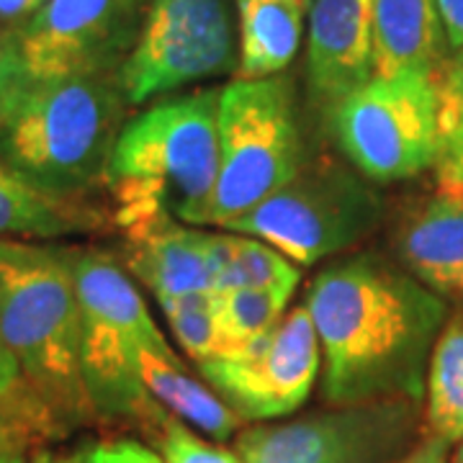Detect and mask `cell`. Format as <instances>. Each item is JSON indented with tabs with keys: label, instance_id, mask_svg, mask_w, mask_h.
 <instances>
[{
	"label": "cell",
	"instance_id": "6da1fadb",
	"mask_svg": "<svg viewBox=\"0 0 463 463\" xmlns=\"http://www.w3.org/2000/svg\"><path fill=\"white\" fill-rule=\"evenodd\" d=\"M322 353L330 407L381 399L425 402V376L448 304L404 265L355 252L325 265L304 301Z\"/></svg>",
	"mask_w": 463,
	"mask_h": 463
},
{
	"label": "cell",
	"instance_id": "7a4b0ae2",
	"mask_svg": "<svg viewBox=\"0 0 463 463\" xmlns=\"http://www.w3.org/2000/svg\"><path fill=\"white\" fill-rule=\"evenodd\" d=\"M127 106L116 72L18 80L0 106V160L47 196L83 201L106 183Z\"/></svg>",
	"mask_w": 463,
	"mask_h": 463
},
{
	"label": "cell",
	"instance_id": "3957f363",
	"mask_svg": "<svg viewBox=\"0 0 463 463\" xmlns=\"http://www.w3.org/2000/svg\"><path fill=\"white\" fill-rule=\"evenodd\" d=\"M219 170V90L149 103L124 124L106 167L118 230L157 216L203 227Z\"/></svg>",
	"mask_w": 463,
	"mask_h": 463
},
{
	"label": "cell",
	"instance_id": "277c9868",
	"mask_svg": "<svg viewBox=\"0 0 463 463\" xmlns=\"http://www.w3.org/2000/svg\"><path fill=\"white\" fill-rule=\"evenodd\" d=\"M0 337L60 425L93 414L80 371V301L67 248L0 237Z\"/></svg>",
	"mask_w": 463,
	"mask_h": 463
},
{
	"label": "cell",
	"instance_id": "5b68a950",
	"mask_svg": "<svg viewBox=\"0 0 463 463\" xmlns=\"http://www.w3.org/2000/svg\"><path fill=\"white\" fill-rule=\"evenodd\" d=\"M80 301V371L93 414L163 428L139 376V347L163 337L129 270L103 250L67 248Z\"/></svg>",
	"mask_w": 463,
	"mask_h": 463
},
{
	"label": "cell",
	"instance_id": "8992f818",
	"mask_svg": "<svg viewBox=\"0 0 463 463\" xmlns=\"http://www.w3.org/2000/svg\"><path fill=\"white\" fill-rule=\"evenodd\" d=\"M307 165L291 83L232 80L219 90V170L203 227H227Z\"/></svg>",
	"mask_w": 463,
	"mask_h": 463
},
{
	"label": "cell",
	"instance_id": "52a82bcc",
	"mask_svg": "<svg viewBox=\"0 0 463 463\" xmlns=\"http://www.w3.org/2000/svg\"><path fill=\"white\" fill-rule=\"evenodd\" d=\"M383 214L379 191L355 167L319 160L224 232L258 237L297 265H315L364 242Z\"/></svg>",
	"mask_w": 463,
	"mask_h": 463
},
{
	"label": "cell",
	"instance_id": "ba28073f",
	"mask_svg": "<svg viewBox=\"0 0 463 463\" xmlns=\"http://www.w3.org/2000/svg\"><path fill=\"white\" fill-rule=\"evenodd\" d=\"M335 142L371 183H397L438 165L443 152L435 75H373L330 111Z\"/></svg>",
	"mask_w": 463,
	"mask_h": 463
},
{
	"label": "cell",
	"instance_id": "9c48e42d",
	"mask_svg": "<svg viewBox=\"0 0 463 463\" xmlns=\"http://www.w3.org/2000/svg\"><path fill=\"white\" fill-rule=\"evenodd\" d=\"M237 70L230 0H149L137 42L116 70L129 106Z\"/></svg>",
	"mask_w": 463,
	"mask_h": 463
},
{
	"label": "cell",
	"instance_id": "30bf717a",
	"mask_svg": "<svg viewBox=\"0 0 463 463\" xmlns=\"http://www.w3.org/2000/svg\"><path fill=\"white\" fill-rule=\"evenodd\" d=\"M422 402L381 399L330 407L237 435L242 463H399L422 430Z\"/></svg>",
	"mask_w": 463,
	"mask_h": 463
},
{
	"label": "cell",
	"instance_id": "8fae6325",
	"mask_svg": "<svg viewBox=\"0 0 463 463\" xmlns=\"http://www.w3.org/2000/svg\"><path fill=\"white\" fill-rule=\"evenodd\" d=\"M199 376L242 422L294 414L309 399L322 353L307 307H297L260 340L196 365Z\"/></svg>",
	"mask_w": 463,
	"mask_h": 463
},
{
	"label": "cell",
	"instance_id": "7c38bea8",
	"mask_svg": "<svg viewBox=\"0 0 463 463\" xmlns=\"http://www.w3.org/2000/svg\"><path fill=\"white\" fill-rule=\"evenodd\" d=\"M149 0H47L14 32L18 80L116 72Z\"/></svg>",
	"mask_w": 463,
	"mask_h": 463
},
{
	"label": "cell",
	"instance_id": "4fadbf2b",
	"mask_svg": "<svg viewBox=\"0 0 463 463\" xmlns=\"http://www.w3.org/2000/svg\"><path fill=\"white\" fill-rule=\"evenodd\" d=\"M307 78L327 114L373 78V0H312Z\"/></svg>",
	"mask_w": 463,
	"mask_h": 463
},
{
	"label": "cell",
	"instance_id": "5bb4252c",
	"mask_svg": "<svg viewBox=\"0 0 463 463\" xmlns=\"http://www.w3.org/2000/svg\"><path fill=\"white\" fill-rule=\"evenodd\" d=\"M127 268L155 298L214 291V234L157 216L124 230Z\"/></svg>",
	"mask_w": 463,
	"mask_h": 463
},
{
	"label": "cell",
	"instance_id": "9a60e30c",
	"mask_svg": "<svg viewBox=\"0 0 463 463\" xmlns=\"http://www.w3.org/2000/svg\"><path fill=\"white\" fill-rule=\"evenodd\" d=\"M397 252L417 281L463 309V201L435 188L402 219Z\"/></svg>",
	"mask_w": 463,
	"mask_h": 463
},
{
	"label": "cell",
	"instance_id": "2e32d148",
	"mask_svg": "<svg viewBox=\"0 0 463 463\" xmlns=\"http://www.w3.org/2000/svg\"><path fill=\"white\" fill-rule=\"evenodd\" d=\"M139 376L160 410L196 432H203L214 443L230 440L242 428V420L232 412L230 404L206 381L185 368L165 335L139 347Z\"/></svg>",
	"mask_w": 463,
	"mask_h": 463
},
{
	"label": "cell",
	"instance_id": "e0dca14e",
	"mask_svg": "<svg viewBox=\"0 0 463 463\" xmlns=\"http://www.w3.org/2000/svg\"><path fill=\"white\" fill-rule=\"evenodd\" d=\"M446 47L435 0H373V75H435Z\"/></svg>",
	"mask_w": 463,
	"mask_h": 463
},
{
	"label": "cell",
	"instance_id": "ac0fdd59",
	"mask_svg": "<svg viewBox=\"0 0 463 463\" xmlns=\"http://www.w3.org/2000/svg\"><path fill=\"white\" fill-rule=\"evenodd\" d=\"M304 14L291 0L240 3V47L234 80H265L281 75L297 60Z\"/></svg>",
	"mask_w": 463,
	"mask_h": 463
},
{
	"label": "cell",
	"instance_id": "d6986e66",
	"mask_svg": "<svg viewBox=\"0 0 463 463\" xmlns=\"http://www.w3.org/2000/svg\"><path fill=\"white\" fill-rule=\"evenodd\" d=\"M83 201L42 194L0 160V237L3 240H60L103 227Z\"/></svg>",
	"mask_w": 463,
	"mask_h": 463
},
{
	"label": "cell",
	"instance_id": "ffe728a7",
	"mask_svg": "<svg viewBox=\"0 0 463 463\" xmlns=\"http://www.w3.org/2000/svg\"><path fill=\"white\" fill-rule=\"evenodd\" d=\"M425 425L450 446L463 440V309L448 315L425 376Z\"/></svg>",
	"mask_w": 463,
	"mask_h": 463
},
{
	"label": "cell",
	"instance_id": "44dd1931",
	"mask_svg": "<svg viewBox=\"0 0 463 463\" xmlns=\"http://www.w3.org/2000/svg\"><path fill=\"white\" fill-rule=\"evenodd\" d=\"M214 291L240 286H291L297 288L301 270L281 250L248 234H214Z\"/></svg>",
	"mask_w": 463,
	"mask_h": 463
},
{
	"label": "cell",
	"instance_id": "7402d4cb",
	"mask_svg": "<svg viewBox=\"0 0 463 463\" xmlns=\"http://www.w3.org/2000/svg\"><path fill=\"white\" fill-rule=\"evenodd\" d=\"M294 291L297 288L291 286H240L214 291L222 353H234L273 330L286 317Z\"/></svg>",
	"mask_w": 463,
	"mask_h": 463
},
{
	"label": "cell",
	"instance_id": "603a6c76",
	"mask_svg": "<svg viewBox=\"0 0 463 463\" xmlns=\"http://www.w3.org/2000/svg\"><path fill=\"white\" fill-rule=\"evenodd\" d=\"M175 343L196 365L206 364L222 353V332L216 317L214 291L183 294L157 301Z\"/></svg>",
	"mask_w": 463,
	"mask_h": 463
},
{
	"label": "cell",
	"instance_id": "cb8c5ba5",
	"mask_svg": "<svg viewBox=\"0 0 463 463\" xmlns=\"http://www.w3.org/2000/svg\"><path fill=\"white\" fill-rule=\"evenodd\" d=\"M163 463H242L237 450H227L219 443L201 438L194 428L167 414L160 438Z\"/></svg>",
	"mask_w": 463,
	"mask_h": 463
},
{
	"label": "cell",
	"instance_id": "d4e9b609",
	"mask_svg": "<svg viewBox=\"0 0 463 463\" xmlns=\"http://www.w3.org/2000/svg\"><path fill=\"white\" fill-rule=\"evenodd\" d=\"M33 463H163V456L134 438L93 440L67 453H42Z\"/></svg>",
	"mask_w": 463,
	"mask_h": 463
},
{
	"label": "cell",
	"instance_id": "484cf974",
	"mask_svg": "<svg viewBox=\"0 0 463 463\" xmlns=\"http://www.w3.org/2000/svg\"><path fill=\"white\" fill-rule=\"evenodd\" d=\"M57 430L50 420L0 402V453H29V448L57 435Z\"/></svg>",
	"mask_w": 463,
	"mask_h": 463
},
{
	"label": "cell",
	"instance_id": "4316f807",
	"mask_svg": "<svg viewBox=\"0 0 463 463\" xmlns=\"http://www.w3.org/2000/svg\"><path fill=\"white\" fill-rule=\"evenodd\" d=\"M0 402L14 404L18 410L32 412L36 414V417H44V420H50L52 425H57V428L62 430L60 420L50 412V407H47V404L39 399V394L29 386V381L24 376L21 365H18V361L14 358V353L8 350V345L3 343V337H0Z\"/></svg>",
	"mask_w": 463,
	"mask_h": 463
},
{
	"label": "cell",
	"instance_id": "83f0119b",
	"mask_svg": "<svg viewBox=\"0 0 463 463\" xmlns=\"http://www.w3.org/2000/svg\"><path fill=\"white\" fill-rule=\"evenodd\" d=\"M435 88L440 100V129L448 137L463 129V50L438 67Z\"/></svg>",
	"mask_w": 463,
	"mask_h": 463
},
{
	"label": "cell",
	"instance_id": "f1b7e54d",
	"mask_svg": "<svg viewBox=\"0 0 463 463\" xmlns=\"http://www.w3.org/2000/svg\"><path fill=\"white\" fill-rule=\"evenodd\" d=\"M438 191L463 201V129L443 137V152L435 165Z\"/></svg>",
	"mask_w": 463,
	"mask_h": 463
},
{
	"label": "cell",
	"instance_id": "f546056e",
	"mask_svg": "<svg viewBox=\"0 0 463 463\" xmlns=\"http://www.w3.org/2000/svg\"><path fill=\"white\" fill-rule=\"evenodd\" d=\"M18 83V60L16 44H14V32L0 24V106L5 96L14 90Z\"/></svg>",
	"mask_w": 463,
	"mask_h": 463
},
{
	"label": "cell",
	"instance_id": "4dcf8cb0",
	"mask_svg": "<svg viewBox=\"0 0 463 463\" xmlns=\"http://www.w3.org/2000/svg\"><path fill=\"white\" fill-rule=\"evenodd\" d=\"M450 50H463V0H435Z\"/></svg>",
	"mask_w": 463,
	"mask_h": 463
},
{
	"label": "cell",
	"instance_id": "1f68e13d",
	"mask_svg": "<svg viewBox=\"0 0 463 463\" xmlns=\"http://www.w3.org/2000/svg\"><path fill=\"white\" fill-rule=\"evenodd\" d=\"M399 463H450V443L432 432H425L420 443Z\"/></svg>",
	"mask_w": 463,
	"mask_h": 463
},
{
	"label": "cell",
	"instance_id": "d6a6232c",
	"mask_svg": "<svg viewBox=\"0 0 463 463\" xmlns=\"http://www.w3.org/2000/svg\"><path fill=\"white\" fill-rule=\"evenodd\" d=\"M47 0H0V24L11 32L24 26Z\"/></svg>",
	"mask_w": 463,
	"mask_h": 463
},
{
	"label": "cell",
	"instance_id": "836d02e7",
	"mask_svg": "<svg viewBox=\"0 0 463 463\" xmlns=\"http://www.w3.org/2000/svg\"><path fill=\"white\" fill-rule=\"evenodd\" d=\"M0 463H26V453H0Z\"/></svg>",
	"mask_w": 463,
	"mask_h": 463
},
{
	"label": "cell",
	"instance_id": "e575fe53",
	"mask_svg": "<svg viewBox=\"0 0 463 463\" xmlns=\"http://www.w3.org/2000/svg\"><path fill=\"white\" fill-rule=\"evenodd\" d=\"M450 463H463V440L458 443V448H456V453L450 456Z\"/></svg>",
	"mask_w": 463,
	"mask_h": 463
},
{
	"label": "cell",
	"instance_id": "d590c367",
	"mask_svg": "<svg viewBox=\"0 0 463 463\" xmlns=\"http://www.w3.org/2000/svg\"><path fill=\"white\" fill-rule=\"evenodd\" d=\"M291 3H298V5L307 8V11H309V5H312V0H291Z\"/></svg>",
	"mask_w": 463,
	"mask_h": 463
},
{
	"label": "cell",
	"instance_id": "8d00e7d4",
	"mask_svg": "<svg viewBox=\"0 0 463 463\" xmlns=\"http://www.w3.org/2000/svg\"><path fill=\"white\" fill-rule=\"evenodd\" d=\"M237 3H245V0H237Z\"/></svg>",
	"mask_w": 463,
	"mask_h": 463
}]
</instances>
